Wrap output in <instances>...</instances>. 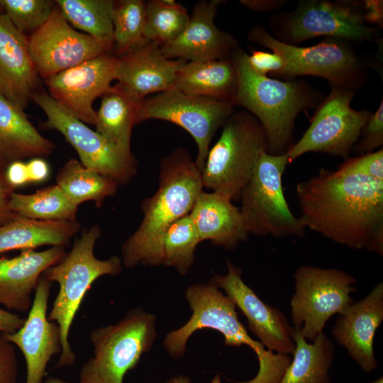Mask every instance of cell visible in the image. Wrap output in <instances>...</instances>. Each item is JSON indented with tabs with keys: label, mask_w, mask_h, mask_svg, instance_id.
I'll return each mask as SVG.
<instances>
[{
	"label": "cell",
	"mask_w": 383,
	"mask_h": 383,
	"mask_svg": "<svg viewBox=\"0 0 383 383\" xmlns=\"http://www.w3.org/2000/svg\"><path fill=\"white\" fill-rule=\"evenodd\" d=\"M303 226L350 248L383 254V181L321 169L296 187Z\"/></svg>",
	"instance_id": "1"
},
{
	"label": "cell",
	"mask_w": 383,
	"mask_h": 383,
	"mask_svg": "<svg viewBox=\"0 0 383 383\" xmlns=\"http://www.w3.org/2000/svg\"><path fill=\"white\" fill-rule=\"evenodd\" d=\"M203 190L201 171L187 150L178 148L162 158L159 187L152 196L143 201V220L122 245L123 265L128 268L140 264L160 266L165 232L189 214Z\"/></svg>",
	"instance_id": "2"
},
{
	"label": "cell",
	"mask_w": 383,
	"mask_h": 383,
	"mask_svg": "<svg viewBox=\"0 0 383 383\" xmlns=\"http://www.w3.org/2000/svg\"><path fill=\"white\" fill-rule=\"evenodd\" d=\"M248 56L240 48L233 55L238 83L232 104L243 107L260 123L267 138V152L287 153L294 143L297 116L316 108L324 96L305 81H282L257 72Z\"/></svg>",
	"instance_id": "3"
},
{
	"label": "cell",
	"mask_w": 383,
	"mask_h": 383,
	"mask_svg": "<svg viewBox=\"0 0 383 383\" xmlns=\"http://www.w3.org/2000/svg\"><path fill=\"white\" fill-rule=\"evenodd\" d=\"M185 297L192 314L183 326L165 336L163 345L170 356L181 357L193 333L202 328H211L223 335L226 346L245 345L257 357L259 370L255 377L238 383H281L291 357L269 351L261 343L253 340L239 321L235 304L228 295L211 283H196L186 289Z\"/></svg>",
	"instance_id": "4"
},
{
	"label": "cell",
	"mask_w": 383,
	"mask_h": 383,
	"mask_svg": "<svg viewBox=\"0 0 383 383\" xmlns=\"http://www.w3.org/2000/svg\"><path fill=\"white\" fill-rule=\"evenodd\" d=\"M101 234V228L93 225L83 231L70 252L43 274L50 282H57L59 290L48 313L50 321L60 328L62 353L55 368L72 366L76 356L69 342V334L74 318L91 284L104 275L116 276L122 271V261L118 256L99 260L94 255V247Z\"/></svg>",
	"instance_id": "5"
},
{
	"label": "cell",
	"mask_w": 383,
	"mask_h": 383,
	"mask_svg": "<svg viewBox=\"0 0 383 383\" xmlns=\"http://www.w3.org/2000/svg\"><path fill=\"white\" fill-rule=\"evenodd\" d=\"M221 134L209 148L201 171L204 188L232 201L240 199L260 154L267 152V138L258 120L248 111H233Z\"/></svg>",
	"instance_id": "6"
},
{
	"label": "cell",
	"mask_w": 383,
	"mask_h": 383,
	"mask_svg": "<svg viewBox=\"0 0 383 383\" xmlns=\"http://www.w3.org/2000/svg\"><path fill=\"white\" fill-rule=\"evenodd\" d=\"M155 316L140 308L129 311L115 324L90 333L93 355L82 366L79 383H123L156 338Z\"/></svg>",
	"instance_id": "7"
},
{
	"label": "cell",
	"mask_w": 383,
	"mask_h": 383,
	"mask_svg": "<svg viewBox=\"0 0 383 383\" xmlns=\"http://www.w3.org/2000/svg\"><path fill=\"white\" fill-rule=\"evenodd\" d=\"M248 39L282 58L284 67L275 77L289 80L298 76H316L326 79L331 86L353 91L366 81L365 65L347 41L326 38L317 45L299 47L279 41L261 25L250 30Z\"/></svg>",
	"instance_id": "8"
},
{
	"label": "cell",
	"mask_w": 383,
	"mask_h": 383,
	"mask_svg": "<svg viewBox=\"0 0 383 383\" xmlns=\"http://www.w3.org/2000/svg\"><path fill=\"white\" fill-rule=\"evenodd\" d=\"M289 163L287 153L260 154L240 196V210L249 233L278 238L304 235L305 228L292 212L282 188V176Z\"/></svg>",
	"instance_id": "9"
},
{
	"label": "cell",
	"mask_w": 383,
	"mask_h": 383,
	"mask_svg": "<svg viewBox=\"0 0 383 383\" xmlns=\"http://www.w3.org/2000/svg\"><path fill=\"white\" fill-rule=\"evenodd\" d=\"M276 39L292 45L323 36L355 43L377 42L378 30L364 17L362 1L304 0L273 20Z\"/></svg>",
	"instance_id": "10"
},
{
	"label": "cell",
	"mask_w": 383,
	"mask_h": 383,
	"mask_svg": "<svg viewBox=\"0 0 383 383\" xmlns=\"http://www.w3.org/2000/svg\"><path fill=\"white\" fill-rule=\"evenodd\" d=\"M294 294L291 300L294 328L313 342L326 322L353 303L350 294L357 291L355 278L345 271L311 265L299 267L294 275Z\"/></svg>",
	"instance_id": "11"
},
{
	"label": "cell",
	"mask_w": 383,
	"mask_h": 383,
	"mask_svg": "<svg viewBox=\"0 0 383 383\" xmlns=\"http://www.w3.org/2000/svg\"><path fill=\"white\" fill-rule=\"evenodd\" d=\"M301 138L287 152L289 162L308 152H322L343 159L350 157L362 128L371 114L369 110L353 109L355 91L331 86Z\"/></svg>",
	"instance_id": "12"
},
{
	"label": "cell",
	"mask_w": 383,
	"mask_h": 383,
	"mask_svg": "<svg viewBox=\"0 0 383 383\" xmlns=\"http://www.w3.org/2000/svg\"><path fill=\"white\" fill-rule=\"evenodd\" d=\"M233 106L230 102L189 95L173 87L143 100L135 123L158 119L187 131L196 144L194 162L201 171L213 136L234 111Z\"/></svg>",
	"instance_id": "13"
},
{
	"label": "cell",
	"mask_w": 383,
	"mask_h": 383,
	"mask_svg": "<svg viewBox=\"0 0 383 383\" xmlns=\"http://www.w3.org/2000/svg\"><path fill=\"white\" fill-rule=\"evenodd\" d=\"M32 100L44 111V126L60 132L77 152L86 167L118 184H127L136 174L133 154H126L89 128L54 101L45 91H36Z\"/></svg>",
	"instance_id": "14"
},
{
	"label": "cell",
	"mask_w": 383,
	"mask_h": 383,
	"mask_svg": "<svg viewBox=\"0 0 383 383\" xmlns=\"http://www.w3.org/2000/svg\"><path fill=\"white\" fill-rule=\"evenodd\" d=\"M30 57L38 76L45 80L98 55L109 52L113 44L77 31L58 8L28 38Z\"/></svg>",
	"instance_id": "15"
},
{
	"label": "cell",
	"mask_w": 383,
	"mask_h": 383,
	"mask_svg": "<svg viewBox=\"0 0 383 383\" xmlns=\"http://www.w3.org/2000/svg\"><path fill=\"white\" fill-rule=\"evenodd\" d=\"M118 63V57L109 52L84 61L45 79L48 94L75 118L94 125L93 103L116 80Z\"/></svg>",
	"instance_id": "16"
},
{
	"label": "cell",
	"mask_w": 383,
	"mask_h": 383,
	"mask_svg": "<svg viewBox=\"0 0 383 383\" xmlns=\"http://www.w3.org/2000/svg\"><path fill=\"white\" fill-rule=\"evenodd\" d=\"M228 273L215 275L211 284L223 289L245 316L249 329L269 351L293 354L294 328L279 309L264 303L241 277V270L227 261Z\"/></svg>",
	"instance_id": "17"
},
{
	"label": "cell",
	"mask_w": 383,
	"mask_h": 383,
	"mask_svg": "<svg viewBox=\"0 0 383 383\" xmlns=\"http://www.w3.org/2000/svg\"><path fill=\"white\" fill-rule=\"evenodd\" d=\"M52 284L42 274L23 325L14 333H3L5 338L16 345L23 355L26 363L25 383H43L52 357L62 353L59 326L48 318Z\"/></svg>",
	"instance_id": "18"
},
{
	"label": "cell",
	"mask_w": 383,
	"mask_h": 383,
	"mask_svg": "<svg viewBox=\"0 0 383 383\" xmlns=\"http://www.w3.org/2000/svg\"><path fill=\"white\" fill-rule=\"evenodd\" d=\"M220 0L197 2L188 25L174 40L160 45L163 55L170 59L186 62L231 58L239 48L235 38L220 30L214 19Z\"/></svg>",
	"instance_id": "19"
},
{
	"label": "cell",
	"mask_w": 383,
	"mask_h": 383,
	"mask_svg": "<svg viewBox=\"0 0 383 383\" xmlns=\"http://www.w3.org/2000/svg\"><path fill=\"white\" fill-rule=\"evenodd\" d=\"M383 320V283H378L365 298L353 302L340 313L332 328L336 341L366 372L375 370L373 342Z\"/></svg>",
	"instance_id": "20"
},
{
	"label": "cell",
	"mask_w": 383,
	"mask_h": 383,
	"mask_svg": "<svg viewBox=\"0 0 383 383\" xmlns=\"http://www.w3.org/2000/svg\"><path fill=\"white\" fill-rule=\"evenodd\" d=\"M118 58L117 84L138 102L173 88L177 72L186 62L167 58L158 43L149 40Z\"/></svg>",
	"instance_id": "21"
},
{
	"label": "cell",
	"mask_w": 383,
	"mask_h": 383,
	"mask_svg": "<svg viewBox=\"0 0 383 383\" xmlns=\"http://www.w3.org/2000/svg\"><path fill=\"white\" fill-rule=\"evenodd\" d=\"M38 82L28 38L15 28L0 6V95L24 111Z\"/></svg>",
	"instance_id": "22"
},
{
	"label": "cell",
	"mask_w": 383,
	"mask_h": 383,
	"mask_svg": "<svg viewBox=\"0 0 383 383\" xmlns=\"http://www.w3.org/2000/svg\"><path fill=\"white\" fill-rule=\"evenodd\" d=\"M65 253V247L52 246L41 251L23 250L11 258L1 257L0 304L11 311L28 312L40 277Z\"/></svg>",
	"instance_id": "23"
},
{
	"label": "cell",
	"mask_w": 383,
	"mask_h": 383,
	"mask_svg": "<svg viewBox=\"0 0 383 383\" xmlns=\"http://www.w3.org/2000/svg\"><path fill=\"white\" fill-rule=\"evenodd\" d=\"M225 195L202 191L189 216L200 241L209 240L226 250L234 249L246 240L247 231L240 208Z\"/></svg>",
	"instance_id": "24"
},
{
	"label": "cell",
	"mask_w": 383,
	"mask_h": 383,
	"mask_svg": "<svg viewBox=\"0 0 383 383\" xmlns=\"http://www.w3.org/2000/svg\"><path fill=\"white\" fill-rule=\"evenodd\" d=\"M237 83V72L232 57L184 62L177 72L174 88L189 95L232 104Z\"/></svg>",
	"instance_id": "25"
},
{
	"label": "cell",
	"mask_w": 383,
	"mask_h": 383,
	"mask_svg": "<svg viewBox=\"0 0 383 383\" xmlns=\"http://www.w3.org/2000/svg\"><path fill=\"white\" fill-rule=\"evenodd\" d=\"M53 150V143L38 131L24 111L0 95V156L10 163L43 158Z\"/></svg>",
	"instance_id": "26"
},
{
	"label": "cell",
	"mask_w": 383,
	"mask_h": 383,
	"mask_svg": "<svg viewBox=\"0 0 383 383\" xmlns=\"http://www.w3.org/2000/svg\"><path fill=\"white\" fill-rule=\"evenodd\" d=\"M77 221H40L18 216L0 226V253L14 250L67 246L79 231Z\"/></svg>",
	"instance_id": "27"
},
{
	"label": "cell",
	"mask_w": 383,
	"mask_h": 383,
	"mask_svg": "<svg viewBox=\"0 0 383 383\" xmlns=\"http://www.w3.org/2000/svg\"><path fill=\"white\" fill-rule=\"evenodd\" d=\"M101 97L100 107L96 111V131L123 152L132 154L131 136L140 102L118 84L111 86Z\"/></svg>",
	"instance_id": "28"
},
{
	"label": "cell",
	"mask_w": 383,
	"mask_h": 383,
	"mask_svg": "<svg viewBox=\"0 0 383 383\" xmlns=\"http://www.w3.org/2000/svg\"><path fill=\"white\" fill-rule=\"evenodd\" d=\"M294 357L281 383H330L329 370L335 355V345L323 332L312 343L294 328Z\"/></svg>",
	"instance_id": "29"
},
{
	"label": "cell",
	"mask_w": 383,
	"mask_h": 383,
	"mask_svg": "<svg viewBox=\"0 0 383 383\" xmlns=\"http://www.w3.org/2000/svg\"><path fill=\"white\" fill-rule=\"evenodd\" d=\"M56 184L75 205L92 201L101 208L109 196L117 192L118 184L113 179L84 167L71 158L60 169Z\"/></svg>",
	"instance_id": "30"
},
{
	"label": "cell",
	"mask_w": 383,
	"mask_h": 383,
	"mask_svg": "<svg viewBox=\"0 0 383 383\" xmlns=\"http://www.w3.org/2000/svg\"><path fill=\"white\" fill-rule=\"evenodd\" d=\"M9 206L16 215L40 221H75L78 206L57 184L30 194L14 192Z\"/></svg>",
	"instance_id": "31"
},
{
	"label": "cell",
	"mask_w": 383,
	"mask_h": 383,
	"mask_svg": "<svg viewBox=\"0 0 383 383\" xmlns=\"http://www.w3.org/2000/svg\"><path fill=\"white\" fill-rule=\"evenodd\" d=\"M68 23L95 38L113 44L112 0H57Z\"/></svg>",
	"instance_id": "32"
},
{
	"label": "cell",
	"mask_w": 383,
	"mask_h": 383,
	"mask_svg": "<svg viewBox=\"0 0 383 383\" xmlns=\"http://www.w3.org/2000/svg\"><path fill=\"white\" fill-rule=\"evenodd\" d=\"M190 16L187 9L174 0H151L145 3L144 38L160 45L178 38L186 28Z\"/></svg>",
	"instance_id": "33"
},
{
	"label": "cell",
	"mask_w": 383,
	"mask_h": 383,
	"mask_svg": "<svg viewBox=\"0 0 383 383\" xmlns=\"http://www.w3.org/2000/svg\"><path fill=\"white\" fill-rule=\"evenodd\" d=\"M201 243L189 214L172 223L165 232L160 244V265L175 268L187 274L191 268L194 251Z\"/></svg>",
	"instance_id": "34"
},
{
	"label": "cell",
	"mask_w": 383,
	"mask_h": 383,
	"mask_svg": "<svg viewBox=\"0 0 383 383\" xmlns=\"http://www.w3.org/2000/svg\"><path fill=\"white\" fill-rule=\"evenodd\" d=\"M145 3L141 0L115 1L113 13V46L120 57L147 40L143 33Z\"/></svg>",
	"instance_id": "35"
},
{
	"label": "cell",
	"mask_w": 383,
	"mask_h": 383,
	"mask_svg": "<svg viewBox=\"0 0 383 383\" xmlns=\"http://www.w3.org/2000/svg\"><path fill=\"white\" fill-rule=\"evenodd\" d=\"M54 4L48 0H0V6L15 28L26 35L41 27L50 18Z\"/></svg>",
	"instance_id": "36"
},
{
	"label": "cell",
	"mask_w": 383,
	"mask_h": 383,
	"mask_svg": "<svg viewBox=\"0 0 383 383\" xmlns=\"http://www.w3.org/2000/svg\"><path fill=\"white\" fill-rule=\"evenodd\" d=\"M383 145V100L377 109L372 113L362 130L360 137L352 152L361 155L376 151Z\"/></svg>",
	"instance_id": "37"
},
{
	"label": "cell",
	"mask_w": 383,
	"mask_h": 383,
	"mask_svg": "<svg viewBox=\"0 0 383 383\" xmlns=\"http://www.w3.org/2000/svg\"><path fill=\"white\" fill-rule=\"evenodd\" d=\"M338 168L383 181V149L381 148L372 152L350 157Z\"/></svg>",
	"instance_id": "38"
},
{
	"label": "cell",
	"mask_w": 383,
	"mask_h": 383,
	"mask_svg": "<svg viewBox=\"0 0 383 383\" xmlns=\"http://www.w3.org/2000/svg\"><path fill=\"white\" fill-rule=\"evenodd\" d=\"M17 355L14 345L0 332V383H17Z\"/></svg>",
	"instance_id": "39"
},
{
	"label": "cell",
	"mask_w": 383,
	"mask_h": 383,
	"mask_svg": "<svg viewBox=\"0 0 383 383\" xmlns=\"http://www.w3.org/2000/svg\"><path fill=\"white\" fill-rule=\"evenodd\" d=\"M248 59L254 70L265 76L270 74L275 77L284 67L282 58L274 52L252 50Z\"/></svg>",
	"instance_id": "40"
},
{
	"label": "cell",
	"mask_w": 383,
	"mask_h": 383,
	"mask_svg": "<svg viewBox=\"0 0 383 383\" xmlns=\"http://www.w3.org/2000/svg\"><path fill=\"white\" fill-rule=\"evenodd\" d=\"M5 170L0 171V226L19 216L15 214L9 206L11 195L16 189L8 182Z\"/></svg>",
	"instance_id": "41"
},
{
	"label": "cell",
	"mask_w": 383,
	"mask_h": 383,
	"mask_svg": "<svg viewBox=\"0 0 383 383\" xmlns=\"http://www.w3.org/2000/svg\"><path fill=\"white\" fill-rule=\"evenodd\" d=\"M5 174L8 182L15 189L29 182L26 163L21 160L9 163Z\"/></svg>",
	"instance_id": "42"
},
{
	"label": "cell",
	"mask_w": 383,
	"mask_h": 383,
	"mask_svg": "<svg viewBox=\"0 0 383 383\" xmlns=\"http://www.w3.org/2000/svg\"><path fill=\"white\" fill-rule=\"evenodd\" d=\"M26 165L29 182H42L48 177L50 168L43 158H32L26 163Z\"/></svg>",
	"instance_id": "43"
},
{
	"label": "cell",
	"mask_w": 383,
	"mask_h": 383,
	"mask_svg": "<svg viewBox=\"0 0 383 383\" xmlns=\"http://www.w3.org/2000/svg\"><path fill=\"white\" fill-rule=\"evenodd\" d=\"M365 21L368 23L382 25V1H363Z\"/></svg>",
	"instance_id": "44"
},
{
	"label": "cell",
	"mask_w": 383,
	"mask_h": 383,
	"mask_svg": "<svg viewBox=\"0 0 383 383\" xmlns=\"http://www.w3.org/2000/svg\"><path fill=\"white\" fill-rule=\"evenodd\" d=\"M240 2L251 10L266 12L278 9L283 6L286 1L283 0H243Z\"/></svg>",
	"instance_id": "45"
},
{
	"label": "cell",
	"mask_w": 383,
	"mask_h": 383,
	"mask_svg": "<svg viewBox=\"0 0 383 383\" xmlns=\"http://www.w3.org/2000/svg\"><path fill=\"white\" fill-rule=\"evenodd\" d=\"M165 383H191V379L184 375H178L168 379Z\"/></svg>",
	"instance_id": "46"
},
{
	"label": "cell",
	"mask_w": 383,
	"mask_h": 383,
	"mask_svg": "<svg viewBox=\"0 0 383 383\" xmlns=\"http://www.w3.org/2000/svg\"><path fill=\"white\" fill-rule=\"evenodd\" d=\"M44 383H72V382H69L57 377H49L45 380Z\"/></svg>",
	"instance_id": "47"
},
{
	"label": "cell",
	"mask_w": 383,
	"mask_h": 383,
	"mask_svg": "<svg viewBox=\"0 0 383 383\" xmlns=\"http://www.w3.org/2000/svg\"><path fill=\"white\" fill-rule=\"evenodd\" d=\"M9 163L0 156V171L5 170Z\"/></svg>",
	"instance_id": "48"
},
{
	"label": "cell",
	"mask_w": 383,
	"mask_h": 383,
	"mask_svg": "<svg viewBox=\"0 0 383 383\" xmlns=\"http://www.w3.org/2000/svg\"><path fill=\"white\" fill-rule=\"evenodd\" d=\"M372 383H383V379L381 377L379 379H376L375 381L372 382Z\"/></svg>",
	"instance_id": "49"
}]
</instances>
